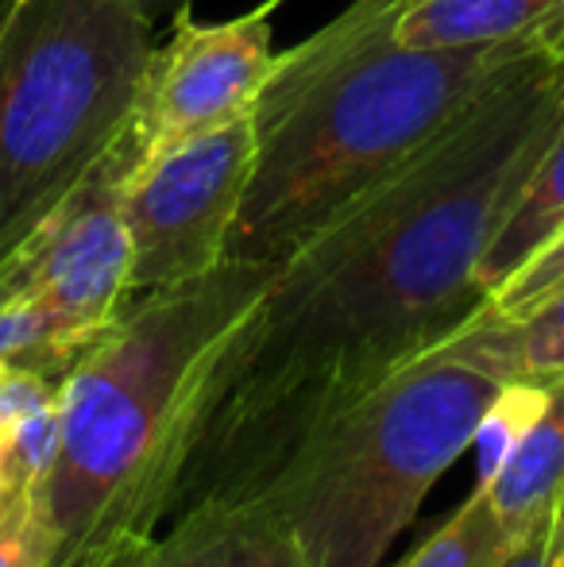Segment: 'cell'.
<instances>
[{"label": "cell", "instance_id": "6da1fadb", "mask_svg": "<svg viewBox=\"0 0 564 567\" xmlns=\"http://www.w3.org/2000/svg\"><path fill=\"white\" fill-rule=\"evenodd\" d=\"M564 120V51L542 43L301 239L221 355V398L186 475L290 429L452 337L480 262ZM182 475V478H186Z\"/></svg>", "mask_w": 564, "mask_h": 567}, {"label": "cell", "instance_id": "7a4b0ae2", "mask_svg": "<svg viewBox=\"0 0 564 567\" xmlns=\"http://www.w3.org/2000/svg\"><path fill=\"white\" fill-rule=\"evenodd\" d=\"M279 262L225 259L155 286L70 363L47 478L51 567H85L163 533L221 398V355Z\"/></svg>", "mask_w": 564, "mask_h": 567}, {"label": "cell", "instance_id": "3957f363", "mask_svg": "<svg viewBox=\"0 0 564 567\" xmlns=\"http://www.w3.org/2000/svg\"><path fill=\"white\" fill-rule=\"evenodd\" d=\"M519 374L511 321L483 306L352 394L189 471L174 506L202 494L248 498L290 533L306 567H379Z\"/></svg>", "mask_w": 564, "mask_h": 567}, {"label": "cell", "instance_id": "277c9868", "mask_svg": "<svg viewBox=\"0 0 564 567\" xmlns=\"http://www.w3.org/2000/svg\"><path fill=\"white\" fill-rule=\"evenodd\" d=\"M399 8L356 0L275 54L252 113L256 158L225 259L283 262L542 43L407 47L394 35Z\"/></svg>", "mask_w": 564, "mask_h": 567}, {"label": "cell", "instance_id": "5b68a950", "mask_svg": "<svg viewBox=\"0 0 564 567\" xmlns=\"http://www.w3.org/2000/svg\"><path fill=\"white\" fill-rule=\"evenodd\" d=\"M151 28L140 0H0V262L129 135Z\"/></svg>", "mask_w": 564, "mask_h": 567}, {"label": "cell", "instance_id": "8992f818", "mask_svg": "<svg viewBox=\"0 0 564 567\" xmlns=\"http://www.w3.org/2000/svg\"><path fill=\"white\" fill-rule=\"evenodd\" d=\"M132 166L136 147L124 135L113 155L0 262V301L35 309L70 363L136 298V255L121 205V182Z\"/></svg>", "mask_w": 564, "mask_h": 567}, {"label": "cell", "instance_id": "52a82bcc", "mask_svg": "<svg viewBox=\"0 0 564 567\" xmlns=\"http://www.w3.org/2000/svg\"><path fill=\"white\" fill-rule=\"evenodd\" d=\"M256 158V120L240 116L140 158L121 182L136 293L225 262Z\"/></svg>", "mask_w": 564, "mask_h": 567}, {"label": "cell", "instance_id": "ba28073f", "mask_svg": "<svg viewBox=\"0 0 564 567\" xmlns=\"http://www.w3.org/2000/svg\"><path fill=\"white\" fill-rule=\"evenodd\" d=\"M279 4L283 0H267L225 23H194L182 16L174 35L151 47L129 120L136 163L256 113L259 90L275 66L271 16Z\"/></svg>", "mask_w": 564, "mask_h": 567}, {"label": "cell", "instance_id": "9c48e42d", "mask_svg": "<svg viewBox=\"0 0 564 567\" xmlns=\"http://www.w3.org/2000/svg\"><path fill=\"white\" fill-rule=\"evenodd\" d=\"M158 567H306L294 537L248 498L202 494L171 509L155 537Z\"/></svg>", "mask_w": 564, "mask_h": 567}, {"label": "cell", "instance_id": "30bf717a", "mask_svg": "<svg viewBox=\"0 0 564 567\" xmlns=\"http://www.w3.org/2000/svg\"><path fill=\"white\" fill-rule=\"evenodd\" d=\"M564 20V0H402L394 35L407 47H491L542 39Z\"/></svg>", "mask_w": 564, "mask_h": 567}, {"label": "cell", "instance_id": "8fae6325", "mask_svg": "<svg viewBox=\"0 0 564 567\" xmlns=\"http://www.w3.org/2000/svg\"><path fill=\"white\" fill-rule=\"evenodd\" d=\"M483 491L511 540L553 529V514L564 494V374L553 382L550 405L534 421L526 441Z\"/></svg>", "mask_w": 564, "mask_h": 567}, {"label": "cell", "instance_id": "7c38bea8", "mask_svg": "<svg viewBox=\"0 0 564 567\" xmlns=\"http://www.w3.org/2000/svg\"><path fill=\"white\" fill-rule=\"evenodd\" d=\"M564 228V120L550 147L534 163L530 178L514 194L506 217L499 220L495 236L488 244V255L480 262L483 293H495L511 275H519L545 244Z\"/></svg>", "mask_w": 564, "mask_h": 567}, {"label": "cell", "instance_id": "4fadbf2b", "mask_svg": "<svg viewBox=\"0 0 564 567\" xmlns=\"http://www.w3.org/2000/svg\"><path fill=\"white\" fill-rule=\"evenodd\" d=\"M553 382L557 379H534V374H519L511 379L483 410L480 425H475L472 449H475V486H488L491 478L503 471V463L519 452L534 421L545 413L553 398Z\"/></svg>", "mask_w": 564, "mask_h": 567}, {"label": "cell", "instance_id": "5bb4252c", "mask_svg": "<svg viewBox=\"0 0 564 567\" xmlns=\"http://www.w3.org/2000/svg\"><path fill=\"white\" fill-rule=\"evenodd\" d=\"M514 540L491 509L483 486H472L468 502L402 564L394 567H495Z\"/></svg>", "mask_w": 564, "mask_h": 567}, {"label": "cell", "instance_id": "9a60e30c", "mask_svg": "<svg viewBox=\"0 0 564 567\" xmlns=\"http://www.w3.org/2000/svg\"><path fill=\"white\" fill-rule=\"evenodd\" d=\"M0 567H51L43 491L0 483Z\"/></svg>", "mask_w": 564, "mask_h": 567}, {"label": "cell", "instance_id": "2e32d148", "mask_svg": "<svg viewBox=\"0 0 564 567\" xmlns=\"http://www.w3.org/2000/svg\"><path fill=\"white\" fill-rule=\"evenodd\" d=\"M519 371L534 379H561L564 374V290L511 321Z\"/></svg>", "mask_w": 564, "mask_h": 567}, {"label": "cell", "instance_id": "e0dca14e", "mask_svg": "<svg viewBox=\"0 0 564 567\" xmlns=\"http://www.w3.org/2000/svg\"><path fill=\"white\" fill-rule=\"evenodd\" d=\"M561 290H564V228L519 270V275H511L491 293L488 309L495 317L514 321V317H526L530 309H537L542 301H550L553 293H561Z\"/></svg>", "mask_w": 564, "mask_h": 567}, {"label": "cell", "instance_id": "ac0fdd59", "mask_svg": "<svg viewBox=\"0 0 564 567\" xmlns=\"http://www.w3.org/2000/svg\"><path fill=\"white\" fill-rule=\"evenodd\" d=\"M8 359H28V363L51 367L54 374L70 371V359L54 348L43 317L28 306L0 301V363H8Z\"/></svg>", "mask_w": 564, "mask_h": 567}, {"label": "cell", "instance_id": "d6986e66", "mask_svg": "<svg viewBox=\"0 0 564 567\" xmlns=\"http://www.w3.org/2000/svg\"><path fill=\"white\" fill-rule=\"evenodd\" d=\"M553 560V529H537L530 537L514 540L495 567H550Z\"/></svg>", "mask_w": 564, "mask_h": 567}, {"label": "cell", "instance_id": "ffe728a7", "mask_svg": "<svg viewBox=\"0 0 564 567\" xmlns=\"http://www.w3.org/2000/svg\"><path fill=\"white\" fill-rule=\"evenodd\" d=\"M182 4H186V0H140V8L147 12V20H151V23H158L163 16L178 12Z\"/></svg>", "mask_w": 564, "mask_h": 567}, {"label": "cell", "instance_id": "44dd1931", "mask_svg": "<svg viewBox=\"0 0 564 567\" xmlns=\"http://www.w3.org/2000/svg\"><path fill=\"white\" fill-rule=\"evenodd\" d=\"M564 545V494H561V506L557 514H553V548Z\"/></svg>", "mask_w": 564, "mask_h": 567}, {"label": "cell", "instance_id": "7402d4cb", "mask_svg": "<svg viewBox=\"0 0 564 567\" xmlns=\"http://www.w3.org/2000/svg\"><path fill=\"white\" fill-rule=\"evenodd\" d=\"M542 39H545V43H550V47H561V51H564V20L557 23V28L550 31V35H542Z\"/></svg>", "mask_w": 564, "mask_h": 567}, {"label": "cell", "instance_id": "603a6c76", "mask_svg": "<svg viewBox=\"0 0 564 567\" xmlns=\"http://www.w3.org/2000/svg\"><path fill=\"white\" fill-rule=\"evenodd\" d=\"M550 567H564V545H561V548H553V560H550Z\"/></svg>", "mask_w": 564, "mask_h": 567}, {"label": "cell", "instance_id": "cb8c5ba5", "mask_svg": "<svg viewBox=\"0 0 564 567\" xmlns=\"http://www.w3.org/2000/svg\"><path fill=\"white\" fill-rule=\"evenodd\" d=\"M155 567H158V564H155Z\"/></svg>", "mask_w": 564, "mask_h": 567}]
</instances>
